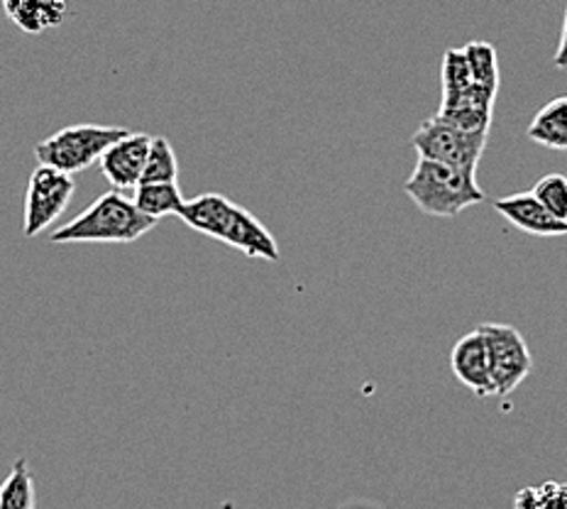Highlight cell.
I'll return each instance as SVG.
<instances>
[{
	"label": "cell",
	"instance_id": "1",
	"mask_svg": "<svg viewBox=\"0 0 567 509\" xmlns=\"http://www.w3.org/2000/svg\"><path fill=\"white\" fill-rule=\"evenodd\" d=\"M179 218L188 228L226 243L247 257H262L269 263L279 259V245L275 235L255 213L233 204L223 194H200L188 198Z\"/></svg>",
	"mask_w": 567,
	"mask_h": 509
},
{
	"label": "cell",
	"instance_id": "2",
	"mask_svg": "<svg viewBox=\"0 0 567 509\" xmlns=\"http://www.w3.org/2000/svg\"><path fill=\"white\" fill-rule=\"evenodd\" d=\"M157 226V218L142 213L123 192L99 196L74 221L52 233V243H135Z\"/></svg>",
	"mask_w": 567,
	"mask_h": 509
},
{
	"label": "cell",
	"instance_id": "3",
	"mask_svg": "<svg viewBox=\"0 0 567 509\" xmlns=\"http://www.w3.org/2000/svg\"><path fill=\"white\" fill-rule=\"evenodd\" d=\"M404 189L425 216L435 218H455L484 201L475 172L457 170L429 157H419Z\"/></svg>",
	"mask_w": 567,
	"mask_h": 509
},
{
	"label": "cell",
	"instance_id": "4",
	"mask_svg": "<svg viewBox=\"0 0 567 509\" xmlns=\"http://www.w3.org/2000/svg\"><path fill=\"white\" fill-rule=\"evenodd\" d=\"M127 133L130 130L117 125H69L38 142V145H34V157H38L42 167H52L74 176L89 170L91 164L101 162L105 150L113 147L115 142L123 140Z\"/></svg>",
	"mask_w": 567,
	"mask_h": 509
},
{
	"label": "cell",
	"instance_id": "5",
	"mask_svg": "<svg viewBox=\"0 0 567 509\" xmlns=\"http://www.w3.org/2000/svg\"><path fill=\"white\" fill-rule=\"evenodd\" d=\"M487 142L489 133H467V130L441 121L439 115L423 121L411 138V145L419 152V157H429L475 174L480 160L484 157V150H487Z\"/></svg>",
	"mask_w": 567,
	"mask_h": 509
},
{
	"label": "cell",
	"instance_id": "6",
	"mask_svg": "<svg viewBox=\"0 0 567 509\" xmlns=\"http://www.w3.org/2000/svg\"><path fill=\"white\" fill-rule=\"evenodd\" d=\"M477 328L487 343L496 397L512 395L534 370V358L524 334L509 324H482Z\"/></svg>",
	"mask_w": 567,
	"mask_h": 509
},
{
	"label": "cell",
	"instance_id": "7",
	"mask_svg": "<svg viewBox=\"0 0 567 509\" xmlns=\"http://www.w3.org/2000/svg\"><path fill=\"white\" fill-rule=\"evenodd\" d=\"M76 194L74 176L52 167H40L30 174L25 213H22V233L34 238L47 231L69 208Z\"/></svg>",
	"mask_w": 567,
	"mask_h": 509
},
{
	"label": "cell",
	"instance_id": "8",
	"mask_svg": "<svg viewBox=\"0 0 567 509\" xmlns=\"http://www.w3.org/2000/svg\"><path fill=\"white\" fill-rule=\"evenodd\" d=\"M150 147L152 135L127 133L123 140H117L113 147L105 150V155L99 164L109 184L117 189V192H127V189L135 192L147 167Z\"/></svg>",
	"mask_w": 567,
	"mask_h": 509
},
{
	"label": "cell",
	"instance_id": "9",
	"mask_svg": "<svg viewBox=\"0 0 567 509\" xmlns=\"http://www.w3.org/2000/svg\"><path fill=\"white\" fill-rule=\"evenodd\" d=\"M451 368L457 380L480 399L496 397L487 343H484L480 328L470 330V334H465L455 343L451 353Z\"/></svg>",
	"mask_w": 567,
	"mask_h": 509
},
{
	"label": "cell",
	"instance_id": "10",
	"mask_svg": "<svg viewBox=\"0 0 567 509\" xmlns=\"http://www.w3.org/2000/svg\"><path fill=\"white\" fill-rule=\"evenodd\" d=\"M494 208L499 211L512 226L528 235H536V238H560V235H567V223L555 218L534 196V192L496 198Z\"/></svg>",
	"mask_w": 567,
	"mask_h": 509
},
{
	"label": "cell",
	"instance_id": "11",
	"mask_svg": "<svg viewBox=\"0 0 567 509\" xmlns=\"http://www.w3.org/2000/svg\"><path fill=\"white\" fill-rule=\"evenodd\" d=\"M494 99V89L472 84L467 91L457 93V96L443 99L439 118L460 130H467V133H489Z\"/></svg>",
	"mask_w": 567,
	"mask_h": 509
},
{
	"label": "cell",
	"instance_id": "12",
	"mask_svg": "<svg viewBox=\"0 0 567 509\" xmlns=\"http://www.w3.org/2000/svg\"><path fill=\"white\" fill-rule=\"evenodd\" d=\"M526 135L540 147L567 152V96H558L543 105L528 123Z\"/></svg>",
	"mask_w": 567,
	"mask_h": 509
},
{
	"label": "cell",
	"instance_id": "13",
	"mask_svg": "<svg viewBox=\"0 0 567 509\" xmlns=\"http://www.w3.org/2000/svg\"><path fill=\"white\" fill-rule=\"evenodd\" d=\"M3 6L16 26L30 34L59 26L66 13V0H3Z\"/></svg>",
	"mask_w": 567,
	"mask_h": 509
},
{
	"label": "cell",
	"instance_id": "14",
	"mask_svg": "<svg viewBox=\"0 0 567 509\" xmlns=\"http://www.w3.org/2000/svg\"><path fill=\"white\" fill-rule=\"evenodd\" d=\"M135 206L147 213L150 218H162V216H179L184 208V196L179 184H140L135 189Z\"/></svg>",
	"mask_w": 567,
	"mask_h": 509
},
{
	"label": "cell",
	"instance_id": "15",
	"mask_svg": "<svg viewBox=\"0 0 567 509\" xmlns=\"http://www.w3.org/2000/svg\"><path fill=\"white\" fill-rule=\"evenodd\" d=\"M0 509H38L34 476L25 458L16 460L8 478L0 482Z\"/></svg>",
	"mask_w": 567,
	"mask_h": 509
},
{
	"label": "cell",
	"instance_id": "16",
	"mask_svg": "<svg viewBox=\"0 0 567 509\" xmlns=\"http://www.w3.org/2000/svg\"><path fill=\"white\" fill-rule=\"evenodd\" d=\"M179 176L176 152L167 138H152L150 157L140 184H174Z\"/></svg>",
	"mask_w": 567,
	"mask_h": 509
},
{
	"label": "cell",
	"instance_id": "17",
	"mask_svg": "<svg viewBox=\"0 0 567 509\" xmlns=\"http://www.w3.org/2000/svg\"><path fill=\"white\" fill-rule=\"evenodd\" d=\"M465 57H467V64L472 71V79H475V84L480 86H487L499 91V62H496V50L489 42H482V40H472L465 47Z\"/></svg>",
	"mask_w": 567,
	"mask_h": 509
},
{
	"label": "cell",
	"instance_id": "18",
	"mask_svg": "<svg viewBox=\"0 0 567 509\" xmlns=\"http://www.w3.org/2000/svg\"><path fill=\"white\" fill-rule=\"evenodd\" d=\"M475 79H472V71L467 64L465 50H447L443 57V99H453L457 93L467 91Z\"/></svg>",
	"mask_w": 567,
	"mask_h": 509
},
{
	"label": "cell",
	"instance_id": "19",
	"mask_svg": "<svg viewBox=\"0 0 567 509\" xmlns=\"http://www.w3.org/2000/svg\"><path fill=\"white\" fill-rule=\"evenodd\" d=\"M516 509H567V482H546L524 488L514 500Z\"/></svg>",
	"mask_w": 567,
	"mask_h": 509
},
{
	"label": "cell",
	"instance_id": "20",
	"mask_svg": "<svg viewBox=\"0 0 567 509\" xmlns=\"http://www.w3.org/2000/svg\"><path fill=\"white\" fill-rule=\"evenodd\" d=\"M530 192H534V196L553 213L555 218L567 223V176L565 174L555 172V174L540 176Z\"/></svg>",
	"mask_w": 567,
	"mask_h": 509
},
{
	"label": "cell",
	"instance_id": "21",
	"mask_svg": "<svg viewBox=\"0 0 567 509\" xmlns=\"http://www.w3.org/2000/svg\"><path fill=\"white\" fill-rule=\"evenodd\" d=\"M553 67H555V69H567V10H565L563 32H560V44H558V52H555Z\"/></svg>",
	"mask_w": 567,
	"mask_h": 509
}]
</instances>
